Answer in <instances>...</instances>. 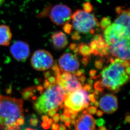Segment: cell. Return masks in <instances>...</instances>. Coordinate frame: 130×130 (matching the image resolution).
<instances>
[{
    "mask_svg": "<svg viewBox=\"0 0 130 130\" xmlns=\"http://www.w3.org/2000/svg\"><path fill=\"white\" fill-rule=\"evenodd\" d=\"M59 127V125L57 123H54L52 125V130H58Z\"/></svg>",
    "mask_w": 130,
    "mask_h": 130,
    "instance_id": "obj_30",
    "label": "cell"
},
{
    "mask_svg": "<svg viewBox=\"0 0 130 130\" xmlns=\"http://www.w3.org/2000/svg\"><path fill=\"white\" fill-rule=\"evenodd\" d=\"M72 26L69 24L66 23L65 24L63 28V29L66 33H70L72 29Z\"/></svg>",
    "mask_w": 130,
    "mask_h": 130,
    "instance_id": "obj_23",
    "label": "cell"
},
{
    "mask_svg": "<svg viewBox=\"0 0 130 130\" xmlns=\"http://www.w3.org/2000/svg\"><path fill=\"white\" fill-rule=\"evenodd\" d=\"M105 124V121L104 119L100 118L95 120V124L97 125V126L100 127L101 126H103Z\"/></svg>",
    "mask_w": 130,
    "mask_h": 130,
    "instance_id": "obj_22",
    "label": "cell"
},
{
    "mask_svg": "<svg viewBox=\"0 0 130 130\" xmlns=\"http://www.w3.org/2000/svg\"><path fill=\"white\" fill-rule=\"evenodd\" d=\"M92 88V87L91 85L88 84H85L83 87V89L87 91H90Z\"/></svg>",
    "mask_w": 130,
    "mask_h": 130,
    "instance_id": "obj_29",
    "label": "cell"
},
{
    "mask_svg": "<svg viewBox=\"0 0 130 130\" xmlns=\"http://www.w3.org/2000/svg\"><path fill=\"white\" fill-rule=\"evenodd\" d=\"M0 96H1V95H0Z\"/></svg>",
    "mask_w": 130,
    "mask_h": 130,
    "instance_id": "obj_43",
    "label": "cell"
},
{
    "mask_svg": "<svg viewBox=\"0 0 130 130\" xmlns=\"http://www.w3.org/2000/svg\"><path fill=\"white\" fill-rule=\"evenodd\" d=\"M129 75V62L117 58L103 69L99 81L103 88L116 93L128 81Z\"/></svg>",
    "mask_w": 130,
    "mask_h": 130,
    "instance_id": "obj_2",
    "label": "cell"
},
{
    "mask_svg": "<svg viewBox=\"0 0 130 130\" xmlns=\"http://www.w3.org/2000/svg\"><path fill=\"white\" fill-rule=\"evenodd\" d=\"M88 113L91 114H94L97 111V108L93 106H91L88 109Z\"/></svg>",
    "mask_w": 130,
    "mask_h": 130,
    "instance_id": "obj_24",
    "label": "cell"
},
{
    "mask_svg": "<svg viewBox=\"0 0 130 130\" xmlns=\"http://www.w3.org/2000/svg\"><path fill=\"white\" fill-rule=\"evenodd\" d=\"M41 125L43 129H45V130H48L50 127V126L48 124L47 122H43Z\"/></svg>",
    "mask_w": 130,
    "mask_h": 130,
    "instance_id": "obj_28",
    "label": "cell"
},
{
    "mask_svg": "<svg viewBox=\"0 0 130 130\" xmlns=\"http://www.w3.org/2000/svg\"><path fill=\"white\" fill-rule=\"evenodd\" d=\"M71 119L70 117V115H65V118L64 119V122L65 125L67 127H68L70 129V124H71Z\"/></svg>",
    "mask_w": 130,
    "mask_h": 130,
    "instance_id": "obj_20",
    "label": "cell"
},
{
    "mask_svg": "<svg viewBox=\"0 0 130 130\" xmlns=\"http://www.w3.org/2000/svg\"><path fill=\"white\" fill-rule=\"evenodd\" d=\"M58 130H67V128L63 124H60Z\"/></svg>",
    "mask_w": 130,
    "mask_h": 130,
    "instance_id": "obj_33",
    "label": "cell"
},
{
    "mask_svg": "<svg viewBox=\"0 0 130 130\" xmlns=\"http://www.w3.org/2000/svg\"><path fill=\"white\" fill-rule=\"evenodd\" d=\"M125 122L128 123H129L130 122V117L129 114L127 115L125 117Z\"/></svg>",
    "mask_w": 130,
    "mask_h": 130,
    "instance_id": "obj_34",
    "label": "cell"
},
{
    "mask_svg": "<svg viewBox=\"0 0 130 130\" xmlns=\"http://www.w3.org/2000/svg\"></svg>",
    "mask_w": 130,
    "mask_h": 130,
    "instance_id": "obj_42",
    "label": "cell"
},
{
    "mask_svg": "<svg viewBox=\"0 0 130 130\" xmlns=\"http://www.w3.org/2000/svg\"><path fill=\"white\" fill-rule=\"evenodd\" d=\"M116 11L119 15L115 20L114 23L122 25L130 30V9H122L121 7H117Z\"/></svg>",
    "mask_w": 130,
    "mask_h": 130,
    "instance_id": "obj_16",
    "label": "cell"
},
{
    "mask_svg": "<svg viewBox=\"0 0 130 130\" xmlns=\"http://www.w3.org/2000/svg\"><path fill=\"white\" fill-rule=\"evenodd\" d=\"M43 90L41 96L36 98L34 102V108L38 114H44L51 109L60 110L64 107V102L69 94L57 83H50L49 86Z\"/></svg>",
    "mask_w": 130,
    "mask_h": 130,
    "instance_id": "obj_3",
    "label": "cell"
},
{
    "mask_svg": "<svg viewBox=\"0 0 130 130\" xmlns=\"http://www.w3.org/2000/svg\"><path fill=\"white\" fill-rule=\"evenodd\" d=\"M110 20L107 18H104L102 20L101 22V26L102 29H105L110 25Z\"/></svg>",
    "mask_w": 130,
    "mask_h": 130,
    "instance_id": "obj_19",
    "label": "cell"
},
{
    "mask_svg": "<svg viewBox=\"0 0 130 130\" xmlns=\"http://www.w3.org/2000/svg\"><path fill=\"white\" fill-rule=\"evenodd\" d=\"M56 79L57 83L69 94L82 88L79 79L72 73L60 71L56 75Z\"/></svg>",
    "mask_w": 130,
    "mask_h": 130,
    "instance_id": "obj_8",
    "label": "cell"
},
{
    "mask_svg": "<svg viewBox=\"0 0 130 130\" xmlns=\"http://www.w3.org/2000/svg\"><path fill=\"white\" fill-rule=\"evenodd\" d=\"M84 11L87 12H91L93 9L92 6L89 3H86V4H84Z\"/></svg>",
    "mask_w": 130,
    "mask_h": 130,
    "instance_id": "obj_21",
    "label": "cell"
},
{
    "mask_svg": "<svg viewBox=\"0 0 130 130\" xmlns=\"http://www.w3.org/2000/svg\"><path fill=\"white\" fill-rule=\"evenodd\" d=\"M108 47L109 53L113 56L123 61L129 62L130 39L124 38Z\"/></svg>",
    "mask_w": 130,
    "mask_h": 130,
    "instance_id": "obj_10",
    "label": "cell"
},
{
    "mask_svg": "<svg viewBox=\"0 0 130 130\" xmlns=\"http://www.w3.org/2000/svg\"><path fill=\"white\" fill-rule=\"evenodd\" d=\"M25 122L23 101L0 96V129L19 130Z\"/></svg>",
    "mask_w": 130,
    "mask_h": 130,
    "instance_id": "obj_1",
    "label": "cell"
},
{
    "mask_svg": "<svg viewBox=\"0 0 130 130\" xmlns=\"http://www.w3.org/2000/svg\"><path fill=\"white\" fill-rule=\"evenodd\" d=\"M57 111L56 109H51L47 112V114L49 117H53L57 113Z\"/></svg>",
    "mask_w": 130,
    "mask_h": 130,
    "instance_id": "obj_25",
    "label": "cell"
},
{
    "mask_svg": "<svg viewBox=\"0 0 130 130\" xmlns=\"http://www.w3.org/2000/svg\"><path fill=\"white\" fill-rule=\"evenodd\" d=\"M10 52L16 60L25 62L30 54L29 46L27 43L20 41L14 42L10 47Z\"/></svg>",
    "mask_w": 130,
    "mask_h": 130,
    "instance_id": "obj_12",
    "label": "cell"
},
{
    "mask_svg": "<svg viewBox=\"0 0 130 130\" xmlns=\"http://www.w3.org/2000/svg\"><path fill=\"white\" fill-rule=\"evenodd\" d=\"M65 118V116L63 114H61L59 115V118H60V120L61 122H64V119Z\"/></svg>",
    "mask_w": 130,
    "mask_h": 130,
    "instance_id": "obj_36",
    "label": "cell"
},
{
    "mask_svg": "<svg viewBox=\"0 0 130 130\" xmlns=\"http://www.w3.org/2000/svg\"><path fill=\"white\" fill-rule=\"evenodd\" d=\"M88 94L82 88L70 93L64 101V107L78 112L87 109L89 105Z\"/></svg>",
    "mask_w": 130,
    "mask_h": 130,
    "instance_id": "obj_5",
    "label": "cell"
},
{
    "mask_svg": "<svg viewBox=\"0 0 130 130\" xmlns=\"http://www.w3.org/2000/svg\"><path fill=\"white\" fill-rule=\"evenodd\" d=\"M99 106L104 113L112 114L118 109V99L112 94L104 95L100 99Z\"/></svg>",
    "mask_w": 130,
    "mask_h": 130,
    "instance_id": "obj_13",
    "label": "cell"
},
{
    "mask_svg": "<svg viewBox=\"0 0 130 130\" xmlns=\"http://www.w3.org/2000/svg\"><path fill=\"white\" fill-rule=\"evenodd\" d=\"M72 11L66 5L57 4L51 11L50 18L52 22L57 25L68 23L71 20Z\"/></svg>",
    "mask_w": 130,
    "mask_h": 130,
    "instance_id": "obj_9",
    "label": "cell"
},
{
    "mask_svg": "<svg viewBox=\"0 0 130 130\" xmlns=\"http://www.w3.org/2000/svg\"><path fill=\"white\" fill-rule=\"evenodd\" d=\"M76 120H72L71 121V124L72 125H75L76 124Z\"/></svg>",
    "mask_w": 130,
    "mask_h": 130,
    "instance_id": "obj_39",
    "label": "cell"
},
{
    "mask_svg": "<svg viewBox=\"0 0 130 130\" xmlns=\"http://www.w3.org/2000/svg\"><path fill=\"white\" fill-rule=\"evenodd\" d=\"M96 115L99 117H101L103 115V112L100 110H98L96 111Z\"/></svg>",
    "mask_w": 130,
    "mask_h": 130,
    "instance_id": "obj_32",
    "label": "cell"
},
{
    "mask_svg": "<svg viewBox=\"0 0 130 130\" xmlns=\"http://www.w3.org/2000/svg\"><path fill=\"white\" fill-rule=\"evenodd\" d=\"M52 39L53 45L57 49H62L65 48L68 44L66 35L61 31H57L53 33Z\"/></svg>",
    "mask_w": 130,
    "mask_h": 130,
    "instance_id": "obj_15",
    "label": "cell"
},
{
    "mask_svg": "<svg viewBox=\"0 0 130 130\" xmlns=\"http://www.w3.org/2000/svg\"><path fill=\"white\" fill-rule=\"evenodd\" d=\"M72 27L80 33H88L93 31L98 25L94 15L84 10H78L72 15Z\"/></svg>",
    "mask_w": 130,
    "mask_h": 130,
    "instance_id": "obj_4",
    "label": "cell"
},
{
    "mask_svg": "<svg viewBox=\"0 0 130 130\" xmlns=\"http://www.w3.org/2000/svg\"><path fill=\"white\" fill-rule=\"evenodd\" d=\"M93 104L94 105L95 107H96V108H98V107H99V102L98 101H95L93 103Z\"/></svg>",
    "mask_w": 130,
    "mask_h": 130,
    "instance_id": "obj_37",
    "label": "cell"
},
{
    "mask_svg": "<svg viewBox=\"0 0 130 130\" xmlns=\"http://www.w3.org/2000/svg\"><path fill=\"white\" fill-rule=\"evenodd\" d=\"M88 100L91 103H94L96 101V99L95 98L94 94H91L88 95Z\"/></svg>",
    "mask_w": 130,
    "mask_h": 130,
    "instance_id": "obj_27",
    "label": "cell"
},
{
    "mask_svg": "<svg viewBox=\"0 0 130 130\" xmlns=\"http://www.w3.org/2000/svg\"><path fill=\"white\" fill-rule=\"evenodd\" d=\"M80 63L77 58L70 53L63 54L59 60V67L61 71L73 73L78 69Z\"/></svg>",
    "mask_w": 130,
    "mask_h": 130,
    "instance_id": "obj_11",
    "label": "cell"
},
{
    "mask_svg": "<svg viewBox=\"0 0 130 130\" xmlns=\"http://www.w3.org/2000/svg\"><path fill=\"white\" fill-rule=\"evenodd\" d=\"M95 120L89 113L83 114L76 120V130H94Z\"/></svg>",
    "mask_w": 130,
    "mask_h": 130,
    "instance_id": "obj_14",
    "label": "cell"
},
{
    "mask_svg": "<svg viewBox=\"0 0 130 130\" xmlns=\"http://www.w3.org/2000/svg\"><path fill=\"white\" fill-rule=\"evenodd\" d=\"M31 64L33 69L39 71H45L52 67L54 59L50 53L43 49L36 51L32 55Z\"/></svg>",
    "mask_w": 130,
    "mask_h": 130,
    "instance_id": "obj_7",
    "label": "cell"
},
{
    "mask_svg": "<svg viewBox=\"0 0 130 130\" xmlns=\"http://www.w3.org/2000/svg\"><path fill=\"white\" fill-rule=\"evenodd\" d=\"M98 130H107V128L104 126H101L99 127V129H98Z\"/></svg>",
    "mask_w": 130,
    "mask_h": 130,
    "instance_id": "obj_38",
    "label": "cell"
},
{
    "mask_svg": "<svg viewBox=\"0 0 130 130\" xmlns=\"http://www.w3.org/2000/svg\"><path fill=\"white\" fill-rule=\"evenodd\" d=\"M93 94L94 95H96L99 96V95L100 94V92H99L98 90H95L94 91V92H93Z\"/></svg>",
    "mask_w": 130,
    "mask_h": 130,
    "instance_id": "obj_40",
    "label": "cell"
},
{
    "mask_svg": "<svg viewBox=\"0 0 130 130\" xmlns=\"http://www.w3.org/2000/svg\"><path fill=\"white\" fill-rule=\"evenodd\" d=\"M79 51L80 53L84 56L89 55L91 53L90 47L85 44H82L79 47Z\"/></svg>",
    "mask_w": 130,
    "mask_h": 130,
    "instance_id": "obj_18",
    "label": "cell"
},
{
    "mask_svg": "<svg viewBox=\"0 0 130 130\" xmlns=\"http://www.w3.org/2000/svg\"><path fill=\"white\" fill-rule=\"evenodd\" d=\"M35 130V129H30V128H27V129H25V130Z\"/></svg>",
    "mask_w": 130,
    "mask_h": 130,
    "instance_id": "obj_41",
    "label": "cell"
},
{
    "mask_svg": "<svg viewBox=\"0 0 130 130\" xmlns=\"http://www.w3.org/2000/svg\"><path fill=\"white\" fill-rule=\"evenodd\" d=\"M47 122L48 123V124L50 126H51V125H52V124H53L54 121H53V120L52 119V118H49L48 121H47Z\"/></svg>",
    "mask_w": 130,
    "mask_h": 130,
    "instance_id": "obj_35",
    "label": "cell"
},
{
    "mask_svg": "<svg viewBox=\"0 0 130 130\" xmlns=\"http://www.w3.org/2000/svg\"><path fill=\"white\" fill-rule=\"evenodd\" d=\"M53 121H54V123H57L60 120L59 114L58 113L56 114L53 117Z\"/></svg>",
    "mask_w": 130,
    "mask_h": 130,
    "instance_id": "obj_26",
    "label": "cell"
},
{
    "mask_svg": "<svg viewBox=\"0 0 130 130\" xmlns=\"http://www.w3.org/2000/svg\"><path fill=\"white\" fill-rule=\"evenodd\" d=\"M125 38L130 39V30L122 25L113 23L105 29L104 41L108 47Z\"/></svg>",
    "mask_w": 130,
    "mask_h": 130,
    "instance_id": "obj_6",
    "label": "cell"
},
{
    "mask_svg": "<svg viewBox=\"0 0 130 130\" xmlns=\"http://www.w3.org/2000/svg\"><path fill=\"white\" fill-rule=\"evenodd\" d=\"M11 38L12 33L9 27L6 25H0V46H9Z\"/></svg>",
    "mask_w": 130,
    "mask_h": 130,
    "instance_id": "obj_17",
    "label": "cell"
},
{
    "mask_svg": "<svg viewBox=\"0 0 130 130\" xmlns=\"http://www.w3.org/2000/svg\"><path fill=\"white\" fill-rule=\"evenodd\" d=\"M49 119V117L48 115H43L41 116V119L43 121V122H47L48 121V120Z\"/></svg>",
    "mask_w": 130,
    "mask_h": 130,
    "instance_id": "obj_31",
    "label": "cell"
}]
</instances>
